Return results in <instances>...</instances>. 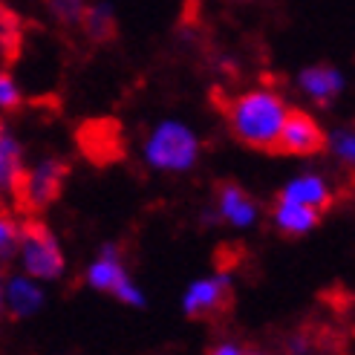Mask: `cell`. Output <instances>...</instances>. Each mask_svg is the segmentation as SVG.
Masks as SVG:
<instances>
[{
    "label": "cell",
    "mask_w": 355,
    "mask_h": 355,
    "mask_svg": "<svg viewBox=\"0 0 355 355\" xmlns=\"http://www.w3.org/2000/svg\"><path fill=\"white\" fill-rule=\"evenodd\" d=\"M234 312V286L225 275L197 280L185 295V315L197 324L223 327Z\"/></svg>",
    "instance_id": "5b68a950"
},
{
    "label": "cell",
    "mask_w": 355,
    "mask_h": 355,
    "mask_svg": "<svg viewBox=\"0 0 355 355\" xmlns=\"http://www.w3.org/2000/svg\"><path fill=\"white\" fill-rule=\"evenodd\" d=\"M17 252H21L29 277L52 280L64 272L61 245L41 217H24L17 223Z\"/></svg>",
    "instance_id": "3957f363"
},
{
    "label": "cell",
    "mask_w": 355,
    "mask_h": 355,
    "mask_svg": "<svg viewBox=\"0 0 355 355\" xmlns=\"http://www.w3.org/2000/svg\"><path fill=\"white\" fill-rule=\"evenodd\" d=\"M3 133H6V130H3V121H0V136H3Z\"/></svg>",
    "instance_id": "603a6c76"
},
{
    "label": "cell",
    "mask_w": 355,
    "mask_h": 355,
    "mask_svg": "<svg viewBox=\"0 0 355 355\" xmlns=\"http://www.w3.org/2000/svg\"><path fill=\"white\" fill-rule=\"evenodd\" d=\"M24 52V21L15 9L0 0V61L12 67Z\"/></svg>",
    "instance_id": "4fadbf2b"
},
{
    "label": "cell",
    "mask_w": 355,
    "mask_h": 355,
    "mask_svg": "<svg viewBox=\"0 0 355 355\" xmlns=\"http://www.w3.org/2000/svg\"><path fill=\"white\" fill-rule=\"evenodd\" d=\"M214 191H217V211L223 214V220L234 223V225H248L257 217V205L243 185H237L232 180H220L214 185Z\"/></svg>",
    "instance_id": "9c48e42d"
},
{
    "label": "cell",
    "mask_w": 355,
    "mask_h": 355,
    "mask_svg": "<svg viewBox=\"0 0 355 355\" xmlns=\"http://www.w3.org/2000/svg\"><path fill=\"white\" fill-rule=\"evenodd\" d=\"M24 107V96L17 90L15 78L6 73V69H0V110L3 113H17Z\"/></svg>",
    "instance_id": "d6986e66"
},
{
    "label": "cell",
    "mask_w": 355,
    "mask_h": 355,
    "mask_svg": "<svg viewBox=\"0 0 355 355\" xmlns=\"http://www.w3.org/2000/svg\"><path fill=\"white\" fill-rule=\"evenodd\" d=\"M81 29H84V35L90 38L96 46L98 44H110V41H116V35H119V24H116V15H113V9L110 6H104V3H90L84 9V15H81V24H78Z\"/></svg>",
    "instance_id": "5bb4252c"
},
{
    "label": "cell",
    "mask_w": 355,
    "mask_h": 355,
    "mask_svg": "<svg viewBox=\"0 0 355 355\" xmlns=\"http://www.w3.org/2000/svg\"><path fill=\"white\" fill-rule=\"evenodd\" d=\"M17 254V220L15 211L0 205V263L6 266V260H12Z\"/></svg>",
    "instance_id": "e0dca14e"
},
{
    "label": "cell",
    "mask_w": 355,
    "mask_h": 355,
    "mask_svg": "<svg viewBox=\"0 0 355 355\" xmlns=\"http://www.w3.org/2000/svg\"><path fill=\"white\" fill-rule=\"evenodd\" d=\"M197 136H193L188 128L176 121H165L159 124L156 133L148 141V159L150 165L162 168V171H185L193 165L197 159Z\"/></svg>",
    "instance_id": "8992f818"
},
{
    "label": "cell",
    "mask_w": 355,
    "mask_h": 355,
    "mask_svg": "<svg viewBox=\"0 0 355 355\" xmlns=\"http://www.w3.org/2000/svg\"><path fill=\"white\" fill-rule=\"evenodd\" d=\"M329 139L324 128L300 107H289L283 116V128L277 136V153L275 156H315L327 150Z\"/></svg>",
    "instance_id": "52a82bcc"
},
{
    "label": "cell",
    "mask_w": 355,
    "mask_h": 355,
    "mask_svg": "<svg viewBox=\"0 0 355 355\" xmlns=\"http://www.w3.org/2000/svg\"><path fill=\"white\" fill-rule=\"evenodd\" d=\"M41 289L35 283H26V280H12L9 283V292H6V309L12 318H26L32 315L35 309L41 306Z\"/></svg>",
    "instance_id": "9a60e30c"
},
{
    "label": "cell",
    "mask_w": 355,
    "mask_h": 355,
    "mask_svg": "<svg viewBox=\"0 0 355 355\" xmlns=\"http://www.w3.org/2000/svg\"><path fill=\"white\" fill-rule=\"evenodd\" d=\"M87 283L101 292H110L113 297H119L121 304H133V306H141V295L136 292L133 280L124 269V260H121V248L119 245H104L101 257L90 266L87 272Z\"/></svg>",
    "instance_id": "ba28073f"
},
{
    "label": "cell",
    "mask_w": 355,
    "mask_h": 355,
    "mask_svg": "<svg viewBox=\"0 0 355 355\" xmlns=\"http://www.w3.org/2000/svg\"><path fill=\"white\" fill-rule=\"evenodd\" d=\"M3 269H6V266H3V263H0V283H3Z\"/></svg>",
    "instance_id": "7402d4cb"
},
{
    "label": "cell",
    "mask_w": 355,
    "mask_h": 355,
    "mask_svg": "<svg viewBox=\"0 0 355 355\" xmlns=\"http://www.w3.org/2000/svg\"><path fill=\"white\" fill-rule=\"evenodd\" d=\"M78 150L87 162L98 168H110L128 156V141H124V130L116 119H87L76 130Z\"/></svg>",
    "instance_id": "277c9868"
},
{
    "label": "cell",
    "mask_w": 355,
    "mask_h": 355,
    "mask_svg": "<svg viewBox=\"0 0 355 355\" xmlns=\"http://www.w3.org/2000/svg\"><path fill=\"white\" fill-rule=\"evenodd\" d=\"M208 355H248V347L234 344V341H223V344H217V347H211Z\"/></svg>",
    "instance_id": "44dd1931"
},
{
    "label": "cell",
    "mask_w": 355,
    "mask_h": 355,
    "mask_svg": "<svg viewBox=\"0 0 355 355\" xmlns=\"http://www.w3.org/2000/svg\"><path fill=\"white\" fill-rule=\"evenodd\" d=\"M211 101L225 119L232 136L240 145L260 150V153H277V136L286 116V104L272 90H248L228 96L220 87L211 90Z\"/></svg>",
    "instance_id": "6da1fadb"
},
{
    "label": "cell",
    "mask_w": 355,
    "mask_h": 355,
    "mask_svg": "<svg viewBox=\"0 0 355 355\" xmlns=\"http://www.w3.org/2000/svg\"><path fill=\"white\" fill-rule=\"evenodd\" d=\"M24 168L21 162V148H17V141L12 136H0V193H3L12 182V176Z\"/></svg>",
    "instance_id": "2e32d148"
},
{
    "label": "cell",
    "mask_w": 355,
    "mask_h": 355,
    "mask_svg": "<svg viewBox=\"0 0 355 355\" xmlns=\"http://www.w3.org/2000/svg\"><path fill=\"white\" fill-rule=\"evenodd\" d=\"M300 87L306 90V96H312L318 104H327L341 93V76L338 69H332L327 64H318V67H306L300 73Z\"/></svg>",
    "instance_id": "7c38bea8"
},
{
    "label": "cell",
    "mask_w": 355,
    "mask_h": 355,
    "mask_svg": "<svg viewBox=\"0 0 355 355\" xmlns=\"http://www.w3.org/2000/svg\"><path fill=\"white\" fill-rule=\"evenodd\" d=\"M327 148H332V153L338 156V162L344 168L352 165V133L349 130H338L332 136V145H327Z\"/></svg>",
    "instance_id": "ffe728a7"
},
{
    "label": "cell",
    "mask_w": 355,
    "mask_h": 355,
    "mask_svg": "<svg viewBox=\"0 0 355 355\" xmlns=\"http://www.w3.org/2000/svg\"><path fill=\"white\" fill-rule=\"evenodd\" d=\"M272 217H275V225L280 228L283 234H289V237H297V234H306L312 232V228L321 223V211H315L309 205H300V202H292L286 197H280L277 193V200L272 205Z\"/></svg>",
    "instance_id": "30bf717a"
},
{
    "label": "cell",
    "mask_w": 355,
    "mask_h": 355,
    "mask_svg": "<svg viewBox=\"0 0 355 355\" xmlns=\"http://www.w3.org/2000/svg\"><path fill=\"white\" fill-rule=\"evenodd\" d=\"M69 171H73L69 162L58 156L44 159L38 168H21L6 188L12 193L15 211L24 217H38L41 211H46L61 197V191L69 180Z\"/></svg>",
    "instance_id": "7a4b0ae2"
},
{
    "label": "cell",
    "mask_w": 355,
    "mask_h": 355,
    "mask_svg": "<svg viewBox=\"0 0 355 355\" xmlns=\"http://www.w3.org/2000/svg\"><path fill=\"white\" fill-rule=\"evenodd\" d=\"M46 6L64 26H78L84 9L90 6V0H46Z\"/></svg>",
    "instance_id": "ac0fdd59"
},
{
    "label": "cell",
    "mask_w": 355,
    "mask_h": 355,
    "mask_svg": "<svg viewBox=\"0 0 355 355\" xmlns=\"http://www.w3.org/2000/svg\"><path fill=\"white\" fill-rule=\"evenodd\" d=\"M280 197L300 202V205H309L315 211H321V214L332 211V205H335V191L321 180V176H300V180L289 182L280 191Z\"/></svg>",
    "instance_id": "8fae6325"
}]
</instances>
